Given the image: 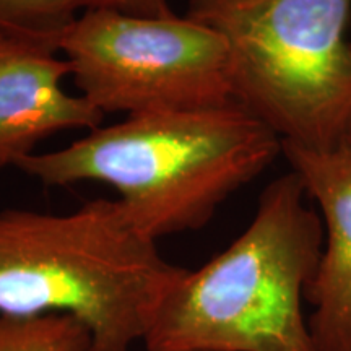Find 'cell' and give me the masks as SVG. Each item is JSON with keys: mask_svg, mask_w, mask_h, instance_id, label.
<instances>
[{"mask_svg": "<svg viewBox=\"0 0 351 351\" xmlns=\"http://www.w3.org/2000/svg\"><path fill=\"white\" fill-rule=\"evenodd\" d=\"M280 153L278 135L232 101L127 116L59 150L34 152L16 168L44 186L108 184L132 223L158 241L204 228Z\"/></svg>", "mask_w": 351, "mask_h": 351, "instance_id": "1", "label": "cell"}, {"mask_svg": "<svg viewBox=\"0 0 351 351\" xmlns=\"http://www.w3.org/2000/svg\"><path fill=\"white\" fill-rule=\"evenodd\" d=\"M184 271L119 200L83 202L64 215L0 210V315H70L90 332L91 351L143 341Z\"/></svg>", "mask_w": 351, "mask_h": 351, "instance_id": "2", "label": "cell"}, {"mask_svg": "<svg viewBox=\"0 0 351 351\" xmlns=\"http://www.w3.org/2000/svg\"><path fill=\"white\" fill-rule=\"evenodd\" d=\"M295 171L263 189L251 225L184 271L161 302L147 351H317L302 315L324 251V223Z\"/></svg>", "mask_w": 351, "mask_h": 351, "instance_id": "3", "label": "cell"}, {"mask_svg": "<svg viewBox=\"0 0 351 351\" xmlns=\"http://www.w3.org/2000/svg\"><path fill=\"white\" fill-rule=\"evenodd\" d=\"M230 49L232 99L285 143L333 150L351 129V0H189Z\"/></svg>", "mask_w": 351, "mask_h": 351, "instance_id": "4", "label": "cell"}, {"mask_svg": "<svg viewBox=\"0 0 351 351\" xmlns=\"http://www.w3.org/2000/svg\"><path fill=\"white\" fill-rule=\"evenodd\" d=\"M80 95L106 116L232 103L230 49L210 26L174 13H82L56 39Z\"/></svg>", "mask_w": 351, "mask_h": 351, "instance_id": "5", "label": "cell"}, {"mask_svg": "<svg viewBox=\"0 0 351 351\" xmlns=\"http://www.w3.org/2000/svg\"><path fill=\"white\" fill-rule=\"evenodd\" d=\"M57 54L46 39L0 26V171L57 132L103 125L99 109L64 90L70 65Z\"/></svg>", "mask_w": 351, "mask_h": 351, "instance_id": "6", "label": "cell"}, {"mask_svg": "<svg viewBox=\"0 0 351 351\" xmlns=\"http://www.w3.org/2000/svg\"><path fill=\"white\" fill-rule=\"evenodd\" d=\"M282 153L326 225L322 257L306 289L315 307L311 337L317 351H351V147L309 150L282 142Z\"/></svg>", "mask_w": 351, "mask_h": 351, "instance_id": "7", "label": "cell"}, {"mask_svg": "<svg viewBox=\"0 0 351 351\" xmlns=\"http://www.w3.org/2000/svg\"><path fill=\"white\" fill-rule=\"evenodd\" d=\"M91 10L137 16L174 13L168 0H0V26L33 34L56 46L57 36L82 13Z\"/></svg>", "mask_w": 351, "mask_h": 351, "instance_id": "8", "label": "cell"}, {"mask_svg": "<svg viewBox=\"0 0 351 351\" xmlns=\"http://www.w3.org/2000/svg\"><path fill=\"white\" fill-rule=\"evenodd\" d=\"M0 351H91V335L70 315H0Z\"/></svg>", "mask_w": 351, "mask_h": 351, "instance_id": "9", "label": "cell"}, {"mask_svg": "<svg viewBox=\"0 0 351 351\" xmlns=\"http://www.w3.org/2000/svg\"><path fill=\"white\" fill-rule=\"evenodd\" d=\"M346 145H350V147H351V129H350V134H348V140H346Z\"/></svg>", "mask_w": 351, "mask_h": 351, "instance_id": "10", "label": "cell"}, {"mask_svg": "<svg viewBox=\"0 0 351 351\" xmlns=\"http://www.w3.org/2000/svg\"><path fill=\"white\" fill-rule=\"evenodd\" d=\"M194 351H213V350H194Z\"/></svg>", "mask_w": 351, "mask_h": 351, "instance_id": "11", "label": "cell"}]
</instances>
